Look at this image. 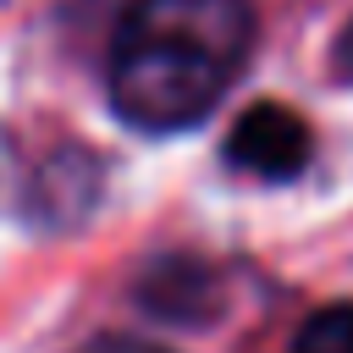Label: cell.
Masks as SVG:
<instances>
[{
	"mask_svg": "<svg viewBox=\"0 0 353 353\" xmlns=\"http://www.w3.org/2000/svg\"><path fill=\"white\" fill-rule=\"evenodd\" d=\"M248 50V0H138L110 44V105L138 132H182L221 105Z\"/></svg>",
	"mask_w": 353,
	"mask_h": 353,
	"instance_id": "cell-1",
	"label": "cell"
},
{
	"mask_svg": "<svg viewBox=\"0 0 353 353\" xmlns=\"http://www.w3.org/2000/svg\"><path fill=\"white\" fill-rule=\"evenodd\" d=\"M314 154V138H309V121L292 110V105H276V99H259L248 105L232 132H226V160L237 171H254V176H298Z\"/></svg>",
	"mask_w": 353,
	"mask_h": 353,
	"instance_id": "cell-2",
	"label": "cell"
},
{
	"mask_svg": "<svg viewBox=\"0 0 353 353\" xmlns=\"http://www.w3.org/2000/svg\"><path fill=\"white\" fill-rule=\"evenodd\" d=\"M199 281H210L204 265H193V259H165V265L149 270V281H143L149 314H160V320H199L204 303L188 292V287H199Z\"/></svg>",
	"mask_w": 353,
	"mask_h": 353,
	"instance_id": "cell-3",
	"label": "cell"
},
{
	"mask_svg": "<svg viewBox=\"0 0 353 353\" xmlns=\"http://www.w3.org/2000/svg\"><path fill=\"white\" fill-rule=\"evenodd\" d=\"M292 353H353V303H325L292 331Z\"/></svg>",
	"mask_w": 353,
	"mask_h": 353,
	"instance_id": "cell-4",
	"label": "cell"
},
{
	"mask_svg": "<svg viewBox=\"0 0 353 353\" xmlns=\"http://www.w3.org/2000/svg\"><path fill=\"white\" fill-rule=\"evenodd\" d=\"M77 353H165V347H154V342H138V336H127V331H105V336L83 342Z\"/></svg>",
	"mask_w": 353,
	"mask_h": 353,
	"instance_id": "cell-5",
	"label": "cell"
},
{
	"mask_svg": "<svg viewBox=\"0 0 353 353\" xmlns=\"http://www.w3.org/2000/svg\"><path fill=\"white\" fill-rule=\"evenodd\" d=\"M336 77H353V28H347L342 44H336Z\"/></svg>",
	"mask_w": 353,
	"mask_h": 353,
	"instance_id": "cell-6",
	"label": "cell"
}]
</instances>
